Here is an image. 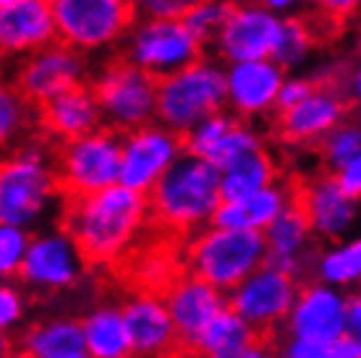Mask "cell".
<instances>
[{
	"instance_id": "33",
	"label": "cell",
	"mask_w": 361,
	"mask_h": 358,
	"mask_svg": "<svg viewBox=\"0 0 361 358\" xmlns=\"http://www.w3.org/2000/svg\"><path fill=\"white\" fill-rule=\"evenodd\" d=\"M228 11H231V0H202L183 16V21L191 29V35L204 47H209L215 42L217 32L226 24Z\"/></svg>"
},
{
	"instance_id": "44",
	"label": "cell",
	"mask_w": 361,
	"mask_h": 358,
	"mask_svg": "<svg viewBox=\"0 0 361 358\" xmlns=\"http://www.w3.org/2000/svg\"><path fill=\"white\" fill-rule=\"evenodd\" d=\"M264 8L275 11L280 16H298L307 6H314V0H257Z\"/></svg>"
},
{
	"instance_id": "19",
	"label": "cell",
	"mask_w": 361,
	"mask_h": 358,
	"mask_svg": "<svg viewBox=\"0 0 361 358\" xmlns=\"http://www.w3.org/2000/svg\"><path fill=\"white\" fill-rule=\"evenodd\" d=\"M121 309H123V319H126L134 356L183 353L176 324H173L171 309L165 304L163 293L139 290L136 296L126 298Z\"/></svg>"
},
{
	"instance_id": "21",
	"label": "cell",
	"mask_w": 361,
	"mask_h": 358,
	"mask_svg": "<svg viewBox=\"0 0 361 358\" xmlns=\"http://www.w3.org/2000/svg\"><path fill=\"white\" fill-rule=\"evenodd\" d=\"M345 99L338 92L319 87L309 94L296 108L278 113L275 125L278 136L288 144H301V147H317L335 125L345 121Z\"/></svg>"
},
{
	"instance_id": "25",
	"label": "cell",
	"mask_w": 361,
	"mask_h": 358,
	"mask_svg": "<svg viewBox=\"0 0 361 358\" xmlns=\"http://www.w3.org/2000/svg\"><path fill=\"white\" fill-rule=\"evenodd\" d=\"M296 202V183H270L262 191H257L246 199H223L217 204L212 223L220 228H254V230H264L275 217L288 209Z\"/></svg>"
},
{
	"instance_id": "18",
	"label": "cell",
	"mask_w": 361,
	"mask_h": 358,
	"mask_svg": "<svg viewBox=\"0 0 361 358\" xmlns=\"http://www.w3.org/2000/svg\"><path fill=\"white\" fill-rule=\"evenodd\" d=\"M228 110L238 118L254 121L275 113L278 92L286 81V68L275 58L235 61L226 66Z\"/></svg>"
},
{
	"instance_id": "3",
	"label": "cell",
	"mask_w": 361,
	"mask_h": 358,
	"mask_svg": "<svg viewBox=\"0 0 361 358\" xmlns=\"http://www.w3.org/2000/svg\"><path fill=\"white\" fill-rule=\"evenodd\" d=\"M183 269L231 293L244 278L267 261L264 230L207 225L186 238Z\"/></svg>"
},
{
	"instance_id": "10",
	"label": "cell",
	"mask_w": 361,
	"mask_h": 358,
	"mask_svg": "<svg viewBox=\"0 0 361 358\" xmlns=\"http://www.w3.org/2000/svg\"><path fill=\"white\" fill-rule=\"evenodd\" d=\"M301 285L304 283L296 275L264 261L262 267L254 269L249 278H244L228 293V306L241 314L254 330L272 340L275 332L283 330L288 319Z\"/></svg>"
},
{
	"instance_id": "40",
	"label": "cell",
	"mask_w": 361,
	"mask_h": 358,
	"mask_svg": "<svg viewBox=\"0 0 361 358\" xmlns=\"http://www.w3.org/2000/svg\"><path fill=\"white\" fill-rule=\"evenodd\" d=\"M280 356L288 358H330V345L314 340H304V338H288L280 345Z\"/></svg>"
},
{
	"instance_id": "11",
	"label": "cell",
	"mask_w": 361,
	"mask_h": 358,
	"mask_svg": "<svg viewBox=\"0 0 361 358\" xmlns=\"http://www.w3.org/2000/svg\"><path fill=\"white\" fill-rule=\"evenodd\" d=\"M283 21L286 16L264 8L257 0H235L231 3L226 24L209 47L223 63L272 58L283 32Z\"/></svg>"
},
{
	"instance_id": "6",
	"label": "cell",
	"mask_w": 361,
	"mask_h": 358,
	"mask_svg": "<svg viewBox=\"0 0 361 358\" xmlns=\"http://www.w3.org/2000/svg\"><path fill=\"white\" fill-rule=\"evenodd\" d=\"M61 194L53 160L27 144L0 168V223L32 228L42 220L53 197Z\"/></svg>"
},
{
	"instance_id": "27",
	"label": "cell",
	"mask_w": 361,
	"mask_h": 358,
	"mask_svg": "<svg viewBox=\"0 0 361 358\" xmlns=\"http://www.w3.org/2000/svg\"><path fill=\"white\" fill-rule=\"evenodd\" d=\"M82 322L84 335H87V348H90L92 358L134 356L121 306H97V309H92L84 316Z\"/></svg>"
},
{
	"instance_id": "38",
	"label": "cell",
	"mask_w": 361,
	"mask_h": 358,
	"mask_svg": "<svg viewBox=\"0 0 361 358\" xmlns=\"http://www.w3.org/2000/svg\"><path fill=\"white\" fill-rule=\"evenodd\" d=\"M314 90H317V81H312V79H304V76H290V79H286L278 92L275 116H278V113H286V110H290V108H296L298 102H304Z\"/></svg>"
},
{
	"instance_id": "8",
	"label": "cell",
	"mask_w": 361,
	"mask_h": 358,
	"mask_svg": "<svg viewBox=\"0 0 361 358\" xmlns=\"http://www.w3.org/2000/svg\"><path fill=\"white\" fill-rule=\"evenodd\" d=\"M58 39L79 53H97L123 42L134 27V0H53Z\"/></svg>"
},
{
	"instance_id": "35",
	"label": "cell",
	"mask_w": 361,
	"mask_h": 358,
	"mask_svg": "<svg viewBox=\"0 0 361 358\" xmlns=\"http://www.w3.org/2000/svg\"><path fill=\"white\" fill-rule=\"evenodd\" d=\"M29 243H32L29 228L0 223V275L3 278H18Z\"/></svg>"
},
{
	"instance_id": "42",
	"label": "cell",
	"mask_w": 361,
	"mask_h": 358,
	"mask_svg": "<svg viewBox=\"0 0 361 358\" xmlns=\"http://www.w3.org/2000/svg\"><path fill=\"white\" fill-rule=\"evenodd\" d=\"M314 6L333 21H343L361 13V0H314Z\"/></svg>"
},
{
	"instance_id": "41",
	"label": "cell",
	"mask_w": 361,
	"mask_h": 358,
	"mask_svg": "<svg viewBox=\"0 0 361 358\" xmlns=\"http://www.w3.org/2000/svg\"><path fill=\"white\" fill-rule=\"evenodd\" d=\"M351 340L361 342V288L348 290V304H345V332Z\"/></svg>"
},
{
	"instance_id": "43",
	"label": "cell",
	"mask_w": 361,
	"mask_h": 358,
	"mask_svg": "<svg viewBox=\"0 0 361 358\" xmlns=\"http://www.w3.org/2000/svg\"><path fill=\"white\" fill-rule=\"evenodd\" d=\"M335 175H338L341 186H343L348 194L361 199V154H356L353 160L345 162L341 171H335Z\"/></svg>"
},
{
	"instance_id": "12",
	"label": "cell",
	"mask_w": 361,
	"mask_h": 358,
	"mask_svg": "<svg viewBox=\"0 0 361 358\" xmlns=\"http://www.w3.org/2000/svg\"><path fill=\"white\" fill-rule=\"evenodd\" d=\"M121 139H123V154H121V180L118 183L145 191V194H149L154 183L165 175V171L186 152L183 136L176 134L160 121L126 131V134H121Z\"/></svg>"
},
{
	"instance_id": "47",
	"label": "cell",
	"mask_w": 361,
	"mask_h": 358,
	"mask_svg": "<svg viewBox=\"0 0 361 358\" xmlns=\"http://www.w3.org/2000/svg\"><path fill=\"white\" fill-rule=\"evenodd\" d=\"M13 3H21V0H0V8L3 6H13Z\"/></svg>"
},
{
	"instance_id": "20",
	"label": "cell",
	"mask_w": 361,
	"mask_h": 358,
	"mask_svg": "<svg viewBox=\"0 0 361 358\" xmlns=\"http://www.w3.org/2000/svg\"><path fill=\"white\" fill-rule=\"evenodd\" d=\"M264 238H267V261L270 264L296 275L301 283H304V275H309L307 269L314 272L317 249L312 243L317 235L298 202H293L288 209H283L264 228Z\"/></svg>"
},
{
	"instance_id": "24",
	"label": "cell",
	"mask_w": 361,
	"mask_h": 358,
	"mask_svg": "<svg viewBox=\"0 0 361 358\" xmlns=\"http://www.w3.org/2000/svg\"><path fill=\"white\" fill-rule=\"evenodd\" d=\"M270 348V338L257 332L238 311L226 306L199 335L191 353L207 358H259Z\"/></svg>"
},
{
	"instance_id": "36",
	"label": "cell",
	"mask_w": 361,
	"mask_h": 358,
	"mask_svg": "<svg viewBox=\"0 0 361 358\" xmlns=\"http://www.w3.org/2000/svg\"><path fill=\"white\" fill-rule=\"evenodd\" d=\"M233 121H235V116L231 113V110H220V113H215V116L199 121L191 131L183 134V147H186V152H194V154H199V157H207V152L217 144V139L231 128Z\"/></svg>"
},
{
	"instance_id": "34",
	"label": "cell",
	"mask_w": 361,
	"mask_h": 358,
	"mask_svg": "<svg viewBox=\"0 0 361 358\" xmlns=\"http://www.w3.org/2000/svg\"><path fill=\"white\" fill-rule=\"evenodd\" d=\"M32 108H35V102L24 97L16 87L3 90L0 94V136H3V142H13L32 125Z\"/></svg>"
},
{
	"instance_id": "31",
	"label": "cell",
	"mask_w": 361,
	"mask_h": 358,
	"mask_svg": "<svg viewBox=\"0 0 361 358\" xmlns=\"http://www.w3.org/2000/svg\"><path fill=\"white\" fill-rule=\"evenodd\" d=\"M262 147H264L262 136H259V131L252 125V121L235 116L231 128L217 139V144L207 152V160L215 162L217 168L223 171V168H228L231 162L241 160L244 154L257 152V149H262Z\"/></svg>"
},
{
	"instance_id": "30",
	"label": "cell",
	"mask_w": 361,
	"mask_h": 358,
	"mask_svg": "<svg viewBox=\"0 0 361 358\" xmlns=\"http://www.w3.org/2000/svg\"><path fill=\"white\" fill-rule=\"evenodd\" d=\"M317 37H319V32L312 27V18H307L304 13H298V16H286V21H283V32H280V39H278V47H275L272 58H275L286 71L298 68L301 63H307Z\"/></svg>"
},
{
	"instance_id": "5",
	"label": "cell",
	"mask_w": 361,
	"mask_h": 358,
	"mask_svg": "<svg viewBox=\"0 0 361 358\" xmlns=\"http://www.w3.org/2000/svg\"><path fill=\"white\" fill-rule=\"evenodd\" d=\"M99 102L105 125L118 134L134 131L139 125L157 121V87L160 79L139 68L126 55L108 61L90 81Z\"/></svg>"
},
{
	"instance_id": "46",
	"label": "cell",
	"mask_w": 361,
	"mask_h": 358,
	"mask_svg": "<svg viewBox=\"0 0 361 358\" xmlns=\"http://www.w3.org/2000/svg\"><path fill=\"white\" fill-rule=\"evenodd\" d=\"M348 87H351V102L356 105V108H359V113H361V63L351 71Z\"/></svg>"
},
{
	"instance_id": "7",
	"label": "cell",
	"mask_w": 361,
	"mask_h": 358,
	"mask_svg": "<svg viewBox=\"0 0 361 358\" xmlns=\"http://www.w3.org/2000/svg\"><path fill=\"white\" fill-rule=\"evenodd\" d=\"M123 139L116 128L99 125L97 131L58 142L53 154L61 197H82L121 180Z\"/></svg>"
},
{
	"instance_id": "39",
	"label": "cell",
	"mask_w": 361,
	"mask_h": 358,
	"mask_svg": "<svg viewBox=\"0 0 361 358\" xmlns=\"http://www.w3.org/2000/svg\"><path fill=\"white\" fill-rule=\"evenodd\" d=\"M24 316V298H21V290L13 285H3L0 288V327L3 332L13 330Z\"/></svg>"
},
{
	"instance_id": "32",
	"label": "cell",
	"mask_w": 361,
	"mask_h": 358,
	"mask_svg": "<svg viewBox=\"0 0 361 358\" xmlns=\"http://www.w3.org/2000/svg\"><path fill=\"white\" fill-rule=\"evenodd\" d=\"M317 152L327 171H341L345 162L361 154V121H341L317 144Z\"/></svg>"
},
{
	"instance_id": "17",
	"label": "cell",
	"mask_w": 361,
	"mask_h": 358,
	"mask_svg": "<svg viewBox=\"0 0 361 358\" xmlns=\"http://www.w3.org/2000/svg\"><path fill=\"white\" fill-rule=\"evenodd\" d=\"M163 298L171 309L183 353L194 350L204 327L228 306L226 290H220L212 283L191 275L186 269H180L178 275L171 280V285L163 290Z\"/></svg>"
},
{
	"instance_id": "23",
	"label": "cell",
	"mask_w": 361,
	"mask_h": 358,
	"mask_svg": "<svg viewBox=\"0 0 361 358\" xmlns=\"http://www.w3.org/2000/svg\"><path fill=\"white\" fill-rule=\"evenodd\" d=\"M39 125L45 134L55 142H68L76 136H84L90 131H97L102 121V110L94 97L90 84H79L73 90H66L39 105Z\"/></svg>"
},
{
	"instance_id": "13",
	"label": "cell",
	"mask_w": 361,
	"mask_h": 358,
	"mask_svg": "<svg viewBox=\"0 0 361 358\" xmlns=\"http://www.w3.org/2000/svg\"><path fill=\"white\" fill-rule=\"evenodd\" d=\"M79 84H87L84 53L61 39L24 55L13 73V87L27 99H32L37 108Z\"/></svg>"
},
{
	"instance_id": "22",
	"label": "cell",
	"mask_w": 361,
	"mask_h": 358,
	"mask_svg": "<svg viewBox=\"0 0 361 358\" xmlns=\"http://www.w3.org/2000/svg\"><path fill=\"white\" fill-rule=\"evenodd\" d=\"M58 39L53 0H21L0 8V47L6 55L35 53Z\"/></svg>"
},
{
	"instance_id": "26",
	"label": "cell",
	"mask_w": 361,
	"mask_h": 358,
	"mask_svg": "<svg viewBox=\"0 0 361 358\" xmlns=\"http://www.w3.org/2000/svg\"><path fill=\"white\" fill-rule=\"evenodd\" d=\"M16 353L29 358H87V335L82 319L53 316L35 322L18 335Z\"/></svg>"
},
{
	"instance_id": "4",
	"label": "cell",
	"mask_w": 361,
	"mask_h": 358,
	"mask_svg": "<svg viewBox=\"0 0 361 358\" xmlns=\"http://www.w3.org/2000/svg\"><path fill=\"white\" fill-rule=\"evenodd\" d=\"M228 110L226 68L217 58L202 55L186 68L160 79L157 87V121L176 134L191 131L199 121Z\"/></svg>"
},
{
	"instance_id": "1",
	"label": "cell",
	"mask_w": 361,
	"mask_h": 358,
	"mask_svg": "<svg viewBox=\"0 0 361 358\" xmlns=\"http://www.w3.org/2000/svg\"><path fill=\"white\" fill-rule=\"evenodd\" d=\"M149 220L145 191L113 183L82 197H63L61 228L71 233L87 264H118L126 259Z\"/></svg>"
},
{
	"instance_id": "15",
	"label": "cell",
	"mask_w": 361,
	"mask_h": 358,
	"mask_svg": "<svg viewBox=\"0 0 361 358\" xmlns=\"http://www.w3.org/2000/svg\"><path fill=\"white\" fill-rule=\"evenodd\" d=\"M84 264H87V259L71 238V233L58 228V230L32 235L18 278L32 290L55 293V290L71 288L82 278Z\"/></svg>"
},
{
	"instance_id": "29",
	"label": "cell",
	"mask_w": 361,
	"mask_h": 358,
	"mask_svg": "<svg viewBox=\"0 0 361 358\" xmlns=\"http://www.w3.org/2000/svg\"><path fill=\"white\" fill-rule=\"evenodd\" d=\"M314 278L343 290L361 288V235H348L317 251Z\"/></svg>"
},
{
	"instance_id": "37",
	"label": "cell",
	"mask_w": 361,
	"mask_h": 358,
	"mask_svg": "<svg viewBox=\"0 0 361 358\" xmlns=\"http://www.w3.org/2000/svg\"><path fill=\"white\" fill-rule=\"evenodd\" d=\"M202 0H134L136 16L152 18H183Z\"/></svg>"
},
{
	"instance_id": "9",
	"label": "cell",
	"mask_w": 361,
	"mask_h": 358,
	"mask_svg": "<svg viewBox=\"0 0 361 358\" xmlns=\"http://www.w3.org/2000/svg\"><path fill=\"white\" fill-rule=\"evenodd\" d=\"M121 55L152 73L154 79H165L202 58L204 45L191 35L183 18L139 16L123 37Z\"/></svg>"
},
{
	"instance_id": "28",
	"label": "cell",
	"mask_w": 361,
	"mask_h": 358,
	"mask_svg": "<svg viewBox=\"0 0 361 358\" xmlns=\"http://www.w3.org/2000/svg\"><path fill=\"white\" fill-rule=\"evenodd\" d=\"M275 180H278V165L262 147L220 171V191L223 199H246Z\"/></svg>"
},
{
	"instance_id": "14",
	"label": "cell",
	"mask_w": 361,
	"mask_h": 358,
	"mask_svg": "<svg viewBox=\"0 0 361 358\" xmlns=\"http://www.w3.org/2000/svg\"><path fill=\"white\" fill-rule=\"evenodd\" d=\"M296 202L319 241L333 243L348 238L361 215V199L348 194L330 171L296 183Z\"/></svg>"
},
{
	"instance_id": "16",
	"label": "cell",
	"mask_w": 361,
	"mask_h": 358,
	"mask_svg": "<svg viewBox=\"0 0 361 358\" xmlns=\"http://www.w3.org/2000/svg\"><path fill=\"white\" fill-rule=\"evenodd\" d=\"M345 304L348 293L343 288H335L322 280L304 283L288 319L283 324V332L288 338L333 345L345 332Z\"/></svg>"
},
{
	"instance_id": "45",
	"label": "cell",
	"mask_w": 361,
	"mask_h": 358,
	"mask_svg": "<svg viewBox=\"0 0 361 358\" xmlns=\"http://www.w3.org/2000/svg\"><path fill=\"white\" fill-rule=\"evenodd\" d=\"M330 358H361V342L343 335L330 345Z\"/></svg>"
},
{
	"instance_id": "2",
	"label": "cell",
	"mask_w": 361,
	"mask_h": 358,
	"mask_svg": "<svg viewBox=\"0 0 361 358\" xmlns=\"http://www.w3.org/2000/svg\"><path fill=\"white\" fill-rule=\"evenodd\" d=\"M149 220L186 241L212 223L217 204L223 202L220 168L207 157L183 152L152 186Z\"/></svg>"
}]
</instances>
